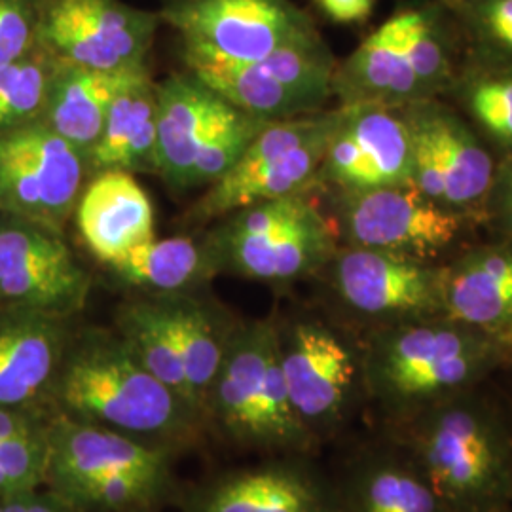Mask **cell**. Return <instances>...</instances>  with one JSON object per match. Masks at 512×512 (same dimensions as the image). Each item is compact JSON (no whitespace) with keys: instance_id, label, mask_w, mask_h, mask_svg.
<instances>
[{"instance_id":"13","label":"cell","mask_w":512,"mask_h":512,"mask_svg":"<svg viewBox=\"0 0 512 512\" xmlns=\"http://www.w3.org/2000/svg\"><path fill=\"white\" fill-rule=\"evenodd\" d=\"M412 141V184L429 200L482 226L499 158L444 99L403 105Z\"/></svg>"},{"instance_id":"28","label":"cell","mask_w":512,"mask_h":512,"mask_svg":"<svg viewBox=\"0 0 512 512\" xmlns=\"http://www.w3.org/2000/svg\"><path fill=\"white\" fill-rule=\"evenodd\" d=\"M158 298L183 355L192 397L203 414L207 391L219 372L238 319L196 293L164 294Z\"/></svg>"},{"instance_id":"10","label":"cell","mask_w":512,"mask_h":512,"mask_svg":"<svg viewBox=\"0 0 512 512\" xmlns=\"http://www.w3.org/2000/svg\"><path fill=\"white\" fill-rule=\"evenodd\" d=\"M319 277L340 321L361 336L444 315L442 264L340 245Z\"/></svg>"},{"instance_id":"2","label":"cell","mask_w":512,"mask_h":512,"mask_svg":"<svg viewBox=\"0 0 512 512\" xmlns=\"http://www.w3.org/2000/svg\"><path fill=\"white\" fill-rule=\"evenodd\" d=\"M391 431L452 512L512 509V395L476 385Z\"/></svg>"},{"instance_id":"11","label":"cell","mask_w":512,"mask_h":512,"mask_svg":"<svg viewBox=\"0 0 512 512\" xmlns=\"http://www.w3.org/2000/svg\"><path fill=\"white\" fill-rule=\"evenodd\" d=\"M158 14L181 38L184 63H251L319 35L293 0H165Z\"/></svg>"},{"instance_id":"8","label":"cell","mask_w":512,"mask_h":512,"mask_svg":"<svg viewBox=\"0 0 512 512\" xmlns=\"http://www.w3.org/2000/svg\"><path fill=\"white\" fill-rule=\"evenodd\" d=\"M338 118L340 105L266 124L238 164L207 186L184 222L205 224L255 203L313 190Z\"/></svg>"},{"instance_id":"17","label":"cell","mask_w":512,"mask_h":512,"mask_svg":"<svg viewBox=\"0 0 512 512\" xmlns=\"http://www.w3.org/2000/svg\"><path fill=\"white\" fill-rule=\"evenodd\" d=\"M406 183H412V141L403 107L340 105L313 190L338 194Z\"/></svg>"},{"instance_id":"24","label":"cell","mask_w":512,"mask_h":512,"mask_svg":"<svg viewBox=\"0 0 512 512\" xmlns=\"http://www.w3.org/2000/svg\"><path fill=\"white\" fill-rule=\"evenodd\" d=\"M73 217L88 253L103 266L156 238L152 202L135 175L126 171L90 177Z\"/></svg>"},{"instance_id":"21","label":"cell","mask_w":512,"mask_h":512,"mask_svg":"<svg viewBox=\"0 0 512 512\" xmlns=\"http://www.w3.org/2000/svg\"><path fill=\"white\" fill-rule=\"evenodd\" d=\"M156 175L184 190L203 145L243 114L188 69L156 84Z\"/></svg>"},{"instance_id":"37","label":"cell","mask_w":512,"mask_h":512,"mask_svg":"<svg viewBox=\"0 0 512 512\" xmlns=\"http://www.w3.org/2000/svg\"><path fill=\"white\" fill-rule=\"evenodd\" d=\"M482 226L488 228L492 238L512 241V156L497 164L484 205Z\"/></svg>"},{"instance_id":"34","label":"cell","mask_w":512,"mask_h":512,"mask_svg":"<svg viewBox=\"0 0 512 512\" xmlns=\"http://www.w3.org/2000/svg\"><path fill=\"white\" fill-rule=\"evenodd\" d=\"M266 124L270 122L258 120L255 116L243 112L236 122L220 129L219 133L211 137L198 152L194 164L188 171L184 190L200 186L207 188L222 179L234 165L238 164L239 158L245 154V150Z\"/></svg>"},{"instance_id":"44","label":"cell","mask_w":512,"mask_h":512,"mask_svg":"<svg viewBox=\"0 0 512 512\" xmlns=\"http://www.w3.org/2000/svg\"><path fill=\"white\" fill-rule=\"evenodd\" d=\"M505 512H512V509H509V511H505Z\"/></svg>"},{"instance_id":"20","label":"cell","mask_w":512,"mask_h":512,"mask_svg":"<svg viewBox=\"0 0 512 512\" xmlns=\"http://www.w3.org/2000/svg\"><path fill=\"white\" fill-rule=\"evenodd\" d=\"M73 332V319L0 306V406L52 410Z\"/></svg>"},{"instance_id":"15","label":"cell","mask_w":512,"mask_h":512,"mask_svg":"<svg viewBox=\"0 0 512 512\" xmlns=\"http://www.w3.org/2000/svg\"><path fill=\"white\" fill-rule=\"evenodd\" d=\"M90 181L84 152L38 122L0 137V209L65 232Z\"/></svg>"},{"instance_id":"36","label":"cell","mask_w":512,"mask_h":512,"mask_svg":"<svg viewBox=\"0 0 512 512\" xmlns=\"http://www.w3.org/2000/svg\"><path fill=\"white\" fill-rule=\"evenodd\" d=\"M38 48V0H0V67Z\"/></svg>"},{"instance_id":"19","label":"cell","mask_w":512,"mask_h":512,"mask_svg":"<svg viewBox=\"0 0 512 512\" xmlns=\"http://www.w3.org/2000/svg\"><path fill=\"white\" fill-rule=\"evenodd\" d=\"M332 478L342 512H452L410 450L382 427Z\"/></svg>"},{"instance_id":"27","label":"cell","mask_w":512,"mask_h":512,"mask_svg":"<svg viewBox=\"0 0 512 512\" xmlns=\"http://www.w3.org/2000/svg\"><path fill=\"white\" fill-rule=\"evenodd\" d=\"M105 270L116 283L150 296L196 293L217 275L205 241L192 238L150 239Z\"/></svg>"},{"instance_id":"35","label":"cell","mask_w":512,"mask_h":512,"mask_svg":"<svg viewBox=\"0 0 512 512\" xmlns=\"http://www.w3.org/2000/svg\"><path fill=\"white\" fill-rule=\"evenodd\" d=\"M48 459V429L33 437L0 442V499L44 488Z\"/></svg>"},{"instance_id":"40","label":"cell","mask_w":512,"mask_h":512,"mask_svg":"<svg viewBox=\"0 0 512 512\" xmlns=\"http://www.w3.org/2000/svg\"><path fill=\"white\" fill-rule=\"evenodd\" d=\"M501 374H507L509 376V380L512 382V338L511 342H509V348H507V357H505V366H503V370H501ZM512 395V393H511Z\"/></svg>"},{"instance_id":"12","label":"cell","mask_w":512,"mask_h":512,"mask_svg":"<svg viewBox=\"0 0 512 512\" xmlns=\"http://www.w3.org/2000/svg\"><path fill=\"white\" fill-rule=\"evenodd\" d=\"M232 107L264 122H281L327 109L338 59L321 33L251 63H184Z\"/></svg>"},{"instance_id":"9","label":"cell","mask_w":512,"mask_h":512,"mask_svg":"<svg viewBox=\"0 0 512 512\" xmlns=\"http://www.w3.org/2000/svg\"><path fill=\"white\" fill-rule=\"evenodd\" d=\"M340 245L442 264L473 243L476 224L440 207L412 183L323 194Z\"/></svg>"},{"instance_id":"41","label":"cell","mask_w":512,"mask_h":512,"mask_svg":"<svg viewBox=\"0 0 512 512\" xmlns=\"http://www.w3.org/2000/svg\"><path fill=\"white\" fill-rule=\"evenodd\" d=\"M439 2H442L444 6H448V8H450V6H454L458 0H439Z\"/></svg>"},{"instance_id":"18","label":"cell","mask_w":512,"mask_h":512,"mask_svg":"<svg viewBox=\"0 0 512 512\" xmlns=\"http://www.w3.org/2000/svg\"><path fill=\"white\" fill-rule=\"evenodd\" d=\"M181 499L183 512H342L334 478L308 454L266 456L203 480Z\"/></svg>"},{"instance_id":"29","label":"cell","mask_w":512,"mask_h":512,"mask_svg":"<svg viewBox=\"0 0 512 512\" xmlns=\"http://www.w3.org/2000/svg\"><path fill=\"white\" fill-rule=\"evenodd\" d=\"M440 99L458 110L499 160L512 156V71L463 57Z\"/></svg>"},{"instance_id":"3","label":"cell","mask_w":512,"mask_h":512,"mask_svg":"<svg viewBox=\"0 0 512 512\" xmlns=\"http://www.w3.org/2000/svg\"><path fill=\"white\" fill-rule=\"evenodd\" d=\"M368 414L395 427L501 374L507 348L440 315L363 336Z\"/></svg>"},{"instance_id":"38","label":"cell","mask_w":512,"mask_h":512,"mask_svg":"<svg viewBox=\"0 0 512 512\" xmlns=\"http://www.w3.org/2000/svg\"><path fill=\"white\" fill-rule=\"evenodd\" d=\"M52 418L54 412L48 408L0 406V442L44 433Z\"/></svg>"},{"instance_id":"42","label":"cell","mask_w":512,"mask_h":512,"mask_svg":"<svg viewBox=\"0 0 512 512\" xmlns=\"http://www.w3.org/2000/svg\"><path fill=\"white\" fill-rule=\"evenodd\" d=\"M0 512H4V501L0 499Z\"/></svg>"},{"instance_id":"32","label":"cell","mask_w":512,"mask_h":512,"mask_svg":"<svg viewBox=\"0 0 512 512\" xmlns=\"http://www.w3.org/2000/svg\"><path fill=\"white\" fill-rule=\"evenodd\" d=\"M59 61L40 46L0 67V137L42 122Z\"/></svg>"},{"instance_id":"7","label":"cell","mask_w":512,"mask_h":512,"mask_svg":"<svg viewBox=\"0 0 512 512\" xmlns=\"http://www.w3.org/2000/svg\"><path fill=\"white\" fill-rule=\"evenodd\" d=\"M203 241L215 274L277 289L319 277L340 247L315 190L238 209Z\"/></svg>"},{"instance_id":"30","label":"cell","mask_w":512,"mask_h":512,"mask_svg":"<svg viewBox=\"0 0 512 512\" xmlns=\"http://www.w3.org/2000/svg\"><path fill=\"white\" fill-rule=\"evenodd\" d=\"M114 332L152 376L198 408L186 378L183 355L158 296L141 294L120 304L114 315Z\"/></svg>"},{"instance_id":"26","label":"cell","mask_w":512,"mask_h":512,"mask_svg":"<svg viewBox=\"0 0 512 512\" xmlns=\"http://www.w3.org/2000/svg\"><path fill=\"white\" fill-rule=\"evenodd\" d=\"M156 82L150 73L112 103L103 131L88 154L90 177L103 171L156 175Z\"/></svg>"},{"instance_id":"23","label":"cell","mask_w":512,"mask_h":512,"mask_svg":"<svg viewBox=\"0 0 512 512\" xmlns=\"http://www.w3.org/2000/svg\"><path fill=\"white\" fill-rule=\"evenodd\" d=\"M48 444L50 459L44 488L54 494L99 476L175 469L181 454L57 414L48 427Z\"/></svg>"},{"instance_id":"1","label":"cell","mask_w":512,"mask_h":512,"mask_svg":"<svg viewBox=\"0 0 512 512\" xmlns=\"http://www.w3.org/2000/svg\"><path fill=\"white\" fill-rule=\"evenodd\" d=\"M50 406L57 416L177 452L207 433L202 412L152 376L109 329H74Z\"/></svg>"},{"instance_id":"45","label":"cell","mask_w":512,"mask_h":512,"mask_svg":"<svg viewBox=\"0 0 512 512\" xmlns=\"http://www.w3.org/2000/svg\"><path fill=\"white\" fill-rule=\"evenodd\" d=\"M0 213H2V209H0Z\"/></svg>"},{"instance_id":"14","label":"cell","mask_w":512,"mask_h":512,"mask_svg":"<svg viewBox=\"0 0 512 512\" xmlns=\"http://www.w3.org/2000/svg\"><path fill=\"white\" fill-rule=\"evenodd\" d=\"M160 25L158 12L124 0H38V46L82 69H145Z\"/></svg>"},{"instance_id":"22","label":"cell","mask_w":512,"mask_h":512,"mask_svg":"<svg viewBox=\"0 0 512 512\" xmlns=\"http://www.w3.org/2000/svg\"><path fill=\"white\" fill-rule=\"evenodd\" d=\"M444 315L509 348L512 338V241H473L442 262Z\"/></svg>"},{"instance_id":"39","label":"cell","mask_w":512,"mask_h":512,"mask_svg":"<svg viewBox=\"0 0 512 512\" xmlns=\"http://www.w3.org/2000/svg\"><path fill=\"white\" fill-rule=\"evenodd\" d=\"M378 0H317L319 8L334 23L353 25L372 16Z\"/></svg>"},{"instance_id":"33","label":"cell","mask_w":512,"mask_h":512,"mask_svg":"<svg viewBox=\"0 0 512 512\" xmlns=\"http://www.w3.org/2000/svg\"><path fill=\"white\" fill-rule=\"evenodd\" d=\"M450 12L465 59L512 71V0H458Z\"/></svg>"},{"instance_id":"5","label":"cell","mask_w":512,"mask_h":512,"mask_svg":"<svg viewBox=\"0 0 512 512\" xmlns=\"http://www.w3.org/2000/svg\"><path fill=\"white\" fill-rule=\"evenodd\" d=\"M207 433L266 456L308 454L319 444L296 418L279 363L274 315L238 321L207 391Z\"/></svg>"},{"instance_id":"4","label":"cell","mask_w":512,"mask_h":512,"mask_svg":"<svg viewBox=\"0 0 512 512\" xmlns=\"http://www.w3.org/2000/svg\"><path fill=\"white\" fill-rule=\"evenodd\" d=\"M463 61L458 23L439 0H403L338 61L334 97L340 105L403 107L442 97Z\"/></svg>"},{"instance_id":"16","label":"cell","mask_w":512,"mask_h":512,"mask_svg":"<svg viewBox=\"0 0 512 512\" xmlns=\"http://www.w3.org/2000/svg\"><path fill=\"white\" fill-rule=\"evenodd\" d=\"M90 291L92 277L65 232L0 213V306L74 319L86 308Z\"/></svg>"},{"instance_id":"6","label":"cell","mask_w":512,"mask_h":512,"mask_svg":"<svg viewBox=\"0 0 512 512\" xmlns=\"http://www.w3.org/2000/svg\"><path fill=\"white\" fill-rule=\"evenodd\" d=\"M279 363L294 414L319 446L368 412L363 336L319 311L274 313Z\"/></svg>"},{"instance_id":"31","label":"cell","mask_w":512,"mask_h":512,"mask_svg":"<svg viewBox=\"0 0 512 512\" xmlns=\"http://www.w3.org/2000/svg\"><path fill=\"white\" fill-rule=\"evenodd\" d=\"M55 495L76 512H135L158 511L181 494L175 469H164L99 476Z\"/></svg>"},{"instance_id":"25","label":"cell","mask_w":512,"mask_h":512,"mask_svg":"<svg viewBox=\"0 0 512 512\" xmlns=\"http://www.w3.org/2000/svg\"><path fill=\"white\" fill-rule=\"evenodd\" d=\"M148 73V67L135 71H93L59 63L42 124L88 158L112 103Z\"/></svg>"},{"instance_id":"43","label":"cell","mask_w":512,"mask_h":512,"mask_svg":"<svg viewBox=\"0 0 512 512\" xmlns=\"http://www.w3.org/2000/svg\"><path fill=\"white\" fill-rule=\"evenodd\" d=\"M135 512H158V511H135Z\"/></svg>"}]
</instances>
